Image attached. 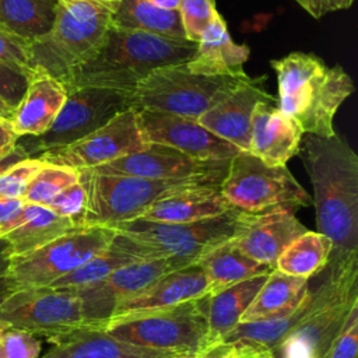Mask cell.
I'll list each match as a JSON object with an SVG mask.
<instances>
[{"instance_id": "60d3db41", "label": "cell", "mask_w": 358, "mask_h": 358, "mask_svg": "<svg viewBox=\"0 0 358 358\" xmlns=\"http://www.w3.org/2000/svg\"><path fill=\"white\" fill-rule=\"evenodd\" d=\"M0 60L32 73L29 67V43L0 29Z\"/></svg>"}, {"instance_id": "83f0119b", "label": "cell", "mask_w": 358, "mask_h": 358, "mask_svg": "<svg viewBox=\"0 0 358 358\" xmlns=\"http://www.w3.org/2000/svg\"><path fill=\"white\" fill-rule=\"evenodd\" d=\"M268 274L243 280L217 294L207 295V345L224 341L239 324L243 312L252 303Z\"/></svg>"}, {"instance_id": "f1b7e54d", "label": "cell", "mask_w": 358, "mask_h": 358, "mask_svg": "<svg viewBox=\"0 0 358 358\" xmlns=\"http://www.w3.org/2000/svg\"><path fill=\"white\" fill-rule=\"evenodd\" d=\"M28 215L24 222L3 236L10 246L13 257L34 252L80 228L70 218L60 217L48 207L32 203H28Z\"/></svg>"}, {"instance_id": "3957f363", "label": "cell", "mask_w": 358, "mask_h": 358, "mask_svg": "<svg viewBox=\"0 0 358 358\" xmlns=\"http://www.w3.org/2000/svg\"><path fill=\"white\" fill-rule=\"evenodd\" d=\"M270 64L277 74V108L303 133L336 136L333 119L354 91V83L343 67H329L316 55L303 52H292Z\"/></svg>"}, {"instance_id": "cb8c5ba5", "label": "cell", "mask_w": 358, "mask_h": 358, "mask_svg": "<svg viewBox=\"0 0 358 358\" xmlns=\"http://www.w3.org/2000/svg\"><path fill=\"white\" fill-rule=\"evenodd\" d=\"M67 96V91L56 78L32 71L28 87L13 110L11 124L18 137L39 136L45 133L57 113L60 112Z\"/></svg>"}, {"instance_id": "ba28073f", "label": "cell", "mask_w": 358, "mask_h": 358, "mask_svg": "<svg viewBox=\"0 0 358 358\" xmlns=\"http://www.w3.org/2000/svg\"><path fill=\"white\" fill-rule=\"evenodd\" d=\"M246 78L193 73L186 63L165 66L155 69L137 84L131 91V106L197 120Z\"/></svg>"}, {"instance_id": "4316f807", "label": "cell", "mask_w": 358, "mask_h": 358, "mask_svg": "<svg viewBox=\"0 0 358 358\" xmlns=\"http://www.w3.org/2000/svg\"><path fill=\"white\" fill-rule=\"evenodd\" d=\"M197 264L208 281V295L217 294L243 280L268 274L274 270L273 266L257 263L242 253L231 239L214 246L201 255Z\"/></svg>"}, {"instance_id": "db71d44e", "label": "cell", "mask_w": 358, "mask_h": 358, "mask_svg": "<svg viewBox=\"0 0 358 358\" xmlns=\"http://www.w3.org/2000/svg\"><path fill=\"white\" fill-rule=\"evenodd\" d=\"M0 108H4V109H8V110H13V109H10L8 106H7V103L0 98Z\"/></svg>"}, {"instance_id": "277c9868", "label": "cell", "mask_w": 358, "mask_h": 358, "mask_svg": "<svg viewBox=\"0 0 358 358\" xmlns=\"http://www.w3.org/2000/svg\"><path fill=\"white\" fill-rule=\"evenodd\" d=\"M358 303V256L330 260L299 323L273 351L275 358H323Z\"/></svg>"}, {"instance_id": "f907efd6", "label": "cell", "mask_w": 358, "mask_h": 358, "mask_svg": "<svg viewBox=\"0 0 358 358\" xmlns=\"http://www.w3.org/2000/svg\"><path fill=\"white\" fill-rule=\"evenodd\" d=\"M150 3H152L154 6H158L161 8H166V10H178L179 1L180 0H148Z\"/></svg>"}, {"instance_id": "b9f144b4", "label": "cell", "mask_w": 358, "mask_h": 358, "mask_svg": "<svg viewBox=\"0 0 358 358\" xmlns=\"http://www.w3.org/2000/svg\"><path fill=\"white\" fill-rule=\"evenodd\" d=\"M313 18H320L329 13L348 8L354 0H295Z\"/></svg>"}, {"instance_id": "7c38bea8", "label": "cell", "mask_w": 358, "mask_h": 358, "mask_svg": "<svg viewBox=\"0 0 358 358\" xmlns=\"http://www.w3.org/2000/svg\"><path fill=\"white\" fill-rule=\"evenodd\" d=\"M115 235L110 227H80L34 252L11 257L7 289L48 287L105 250Z\"/></svg>"}, {"instance_id": "7dc6e473", "label": "cell", "mask_w": 358, "mask_h": 358, "mask_svg": "<svg viewBox=\"0 0 358 358\" xmlns=\"http://www.w3.org/2000/svg\"><path fill=\"white\" fill-rule=\"evenodd\" d=\"M24 206L22 199H3L0 197V228L8 222Z\"/></svg>"}, {"instance_id": "2e32d148", "label": "cell", "mask_w": 358, "mask_h": 358, "mask_svg": "<svg viewBox=\"0 0 358 358\" xmlns=\"http://www.w3.org/2000/svg\"><path fill=\"white\" fill-rule=\"evenodd\" d=\"M186 266L173 259L141 260L117 268L95 284L74 289L81 301L85 324L103 326L122 302L140 294L165 273Z\"/></svg>"}, {"instance_id": "836d02e7", "label": "cell", "mask_w": 358, "mask_h": 358, "mask_svg": "<svg viewBox=\"0 0 358 358\" xmlns=\"http://www.w3.org/2000/svg\"><path fill=\"white\" fill-rule=\"evenodd\" d=\"M78 182V171L67 166L45 164L28 183L24 203L46 206L57 193Z\"/></svg>"}, {"instance_id": "52a82bcc", "label": "cell", "mask_w": 358, "mask_h": 358, "mask_svg": "<svg viewBox=\"0 0 358 358\" xmlns=\"http://www.w3.org/2000/svg\"><path fill=\"white\" fill-rule=\"evenodd\" d=\"M103 329L126 343L197 355L207 345V295L169 308L113 316Z\"/></svg>"}, {"instance_id": "bcb514c9", "label": "cell", "mask_w": 358, "mask_h": 358, "mask_svg": "<svg viewBox=\"0 0 358 358\" xmlns=\"http://www.w3.org/2000/svg\"><path fill=\"white\" fill-rule=\"evenodd\" d=\"M11 252L6 239L0 238V295L7 291V274L11 263Z\"/></svg>"}, {"instance_id": "d6a6232c", "label": "cell", "mask_w": 358, "mask_h": 358, "mask_svg": "<svg viewBox=\"0 0 358 358\" xmlns=\"http://www.w3.org/2000/svg\"><path fill=\"white\" fill-rule=\"evenodd\" d=\"M141 262L134 255L129 253L123 248L117 246L113 241L112 243L102 250L101 253L91 257L88 262L73 270L71 273L57 278L48 287L55 289H80L84 287H88L91 284H95L113 271H116L120 267H124L127 264Z\"/></svg>"}, {"instance_id": "e0dca14e", "label": "cell", "mask_w": 358, "mask_h": 358, "mask_svg": "<svg viewBox=\"0 0 358 358\" xmlns=\"http://www.w3.org/2000/svg\"><path fill=\"white\" fill-rule=\"evenodd\" d=\"M138 123L148 144H162L197 159H231L241 152L193 119L143 109Z\"/></svg>"}, {"instance_id": "8992f818", "label": "cell", "mask_w": 358, "mask_h": 358, "mask_svg": "<svg viewBox=\"0 0 358 358\" xmlns=\"http://www.w3.org/2000/svg\"><path fill=\"white\" fill-rule=\"evenodd\" d=\"M112 13L87 0H59L56 21L45 36L29 43V67L62 84L94 56Z\"/></svg>"}, {"instance_id": "816d5d0a", "label": "cell", "mask_w": 358, "mask_h": 358, "mask_svg": "<svg viewBox=\"0 0 358 358\" xmlns=\"http://www.w3.org/2000/svg\"><path fill=\"white\" fill-rule=\"evenodd\" d=\"M11 116H13V110L0 108V119H11Z\"/></svg>"}, {"instance_id": "11a10c76", "label": "cell", "mask_w": 358, "mask_h": 358, "mask_svg": "<svg viewBox=\"0 0 358 358\" xmlns=\"http://www.w3.org/2000/svg\"><path fill=\"white\" fill-rule=\"evenodd\" d=\"M173 358H196V355H178V357H173Z\"/></svg>"}, {"instance_id": "74e56055", "label": "cell", "mask_w": 358, "mask_h": 358, "mask_svg": "<svg viewBox=\"0 0 358 358\" xmlns=\"http://www.w3.org/2000/svg\"><path fill=\"white\" fill-rule=\"evenodd\" d=\"M45 207H48L60 217L70 218L80 227H87L84 225L85 192L80 180L57 193Z\"/></svg>"}, {"instance_id": "30bf717a", "label": "cell", "mask_w": 358, "mask_h": 358, "mask_svg": "<svg viewBox=\"0 0 358 358\" xmlns=\"http://www.w3.org/2000/svg\"><path fill=\"white\" fill-rule=\"evenodd\" d=\"M78 180L85 192L84 225L87 227H113L140 218L155 201L186 187L201 185L193 180L106 175L91 169L78 171Z\"/></svg>"}, {"instance_id": "7a4b0ae2", "label": "cell", "mask_w": 358, "mask_h": 358, "mask_svg": "<svg viewBox=\"0 0 358 358\" xmlns=\"http://www.w3.org/2000/svg\"><path fill=\"white\" fill-rule=\"evenodd\" d=\"M196 48L197 43L187 39H172L110 24L94 56L63 87L66 91L99 87L131 94L155 69L187 63Z\"/></svg>"}, {"instance_id": "f35d334b", "label": "cell", "mask_w": 358, "mask_h": 358, "mask_svg": "<svg viewBox=\"0 0 358 358\" xmlns=\"http://www.w3.org/2000/svg\"><path fill=\"white\" fill-rule=\"evenodd\" d=\"M323 358H358V303L350 310Z\"/></svg>"}, {"instance_id": "8fae6325", "label": "cell", "mask_w": 358, "mask_h": 358, "mask_svg": "<svg viewBox=\"0 0 358 358\" xmlns=\"http://www.w3.org/2000/svg\"><path fill=\"white\" fill-rule=\"evenodd\" d=\"M129 108H133L130 92L99 87H78L67 91L60 112L45 133L18 137L17 144L28 157L34 158L45 151L76 143Z\"/></svg>"}, {"instance_id": "5b68a950", "label": "cell", "mask_w": 358, "mask_h": 358, "mask_svg": "<svg viewBox=\"0 0 358 358\" xmlns=\"http://www.w3.org/2000/svg\"><path fill=\"white\" fill-rule=\"evenodd\" d=\"M248 213L236 208L194 222H154L141 218L116 224L113 242L140 260L173 259L192 264L214 246L231 239Z\"/></svg>"}, {"instance_id": "ac0fdd59", "label": "cell", "mask_w": 358, "mask_h": 358, "mask_svg": "<svg viewBox=\"0 0 358 358\" xmlns=\"http://www.w3.org/2000/svg\"><path fill=\"white\" fill-rule=\"evenodd\" d=\"M264 80L266 77H248L228 96L206 110L197 122L241 152H249L255 106L260 101L274 99L264 90Z\"/></svg>"}, {"instance_id": "6da1fadb", "label": "cell", "mask_w": 358, "mask_h": 358, "mask_svg": "<svg viewBox=\"0 0 358 358\" xmlns=\"http://www.w3.org/2000/svg\"><path fill=\"white\" fill-rule=\"evenodd\" d=\"M313 186L317 232L333 245L330 260L358 256V157L338 134H308L299 152Z\"/></svg>"}, {"instance_id": "d4e9b609", "label": "cell", "mask_w": 358, "mask_h": 358, "mask_svg": "<svg viewBox=\"0 0 358 358\" xmlns=\"http://www.w3.org/2000/svg\"><path fill=\"white\" fill-rule=\"evenodd\" d=\"M234 210L222 196L220 186L197 185L175 192L150 206L141 220L154 222H194L222 215Z\"/></svg>"}, {"instance_id": "9a60e30c", "label": "cell", "mask_w": 358, "mask_h": 358, "mask_svg": "<svg viewBox=\"0 0 358 358\" xmlns=\"http://www.w3.org/2000/svg\"><path fill=\"white\" fill-rule=\"evenodd\" d=\"M231 159H197L162 144L145 148L92 168V172L162 180H193L220 186Z\"/></svg>"}, {"instance_id": "1f68e13d", "label": "cell", "mask_w": 358, "mask_h": 358, "mask_svg": "<svg viewBox=\"0 0 358 358\" xmlns=\"http://www.w3.org/2000/svg\"><path fill=\"white\" fill-rule=\"evenodd\" d=\"M331 249V241L326 235L306 231L282 250L274 268L308 280L327 267Z\"/></svg>"}, {"instance_id": "4fadbf2b", "label": "cell", "mask_w": 358, "mask_h": 358, "mask_svg": "<svg viewBox=\"0 0 358 358\" xmlns=\"http://www.w3.org/2000/svg\"><path fill=\"white\" fill-rule=\"evenodd\" d=\"M0 320L49 343L85 324L77 294L50 287L4 291L0 295Z\"/></svg>"}, {"instance_id": "e575fe53", "label": "cell", "mask_w": 358, "mask_h": 358, "mask_svg": "<svg viewBox=\"0 0 358 358\" xmlns=\"http://www.w3.org/2000/svg\"><path fill=\"white\" fill-rule=\"evenodd\" d=\"M178 11L186 39L197 43L217 13L215 0H180Z\"/></svg>"}, {"instance_id": "f546056e", "label": "cell", "mask_w": 358, "mask_h": 358, "mask_svg": "<svg viewBox=\"0 0 358 358\" xmlns=\"http://www.w3.org/2000/svg\"><path fill=\"white\" fill-rule=\"evenodd\" d=\"M59 0H0V29L32 43L55 25Z\"/></svg>"}, {"instance_id": "f5cc1de1", "label": "cell", "mask_w": 358, "mask_h": 358, "mask_svg": "<svg viewBox=\"0 0 358 358\" xmlns=\"http://www.w3.org/2000/svg\"><path fill=\"white\" fill-rule=\"evenodd\" d=\"M7 329H10V324H7L6 322H1V320H0V338H1V336L4 334V331H6Z\"/></svg>"}, {"instance_id": "4dcf8cb0", "label": "cell", "mask_w": 358, "mask_h": 358, "mask_svg": "<svg viewBox=\"0 0 358 358\" xmlns=\"http://www.w3.org/2000/svg\"><path fill=\"white\" fill-rule=\"evenodd\" d=\"M112 25L172 39H186L178 10L154 6L148 0H120Z\"/></svg>"}, {"instance_id": "7402d4cb", "label": "cell", "mask_w": 358, "mask_h": 358, "mask_svg": "<svg viewBox=\"0 0 358 358\" xmlns=\"http://www.w3.org/2000/svg\"><path fill=\"white\" fill-rule=\"evenodd\" d=\"M208 295V281L197 264L165 273L140 294L122 302L113 316L175 306Z\"/></svg>"}, {"instance_id": "44dd1931", "label": "cell", "mask_w": 358, "mask_h": 358, "mask_svg": "<svg viewBox=\"0 0 358 358\" xmlns=\"http://www.w3.org/2000/svg\"><path fill=\"white\" fill-rule=\"evenodd\" d=\"M50 343L53 347L41 358H173L183 355L126 343L109 334L103 326L91 324H84Z\"/></svg>"}, {"instance_id": "9c48e42d", "label": "cell", "mask_w": 358, "mask_h": 358, "mask_svg": "<svg viewBox=\"0 0 358 358\" xmlns=\"http://www.w3.org/2000/svg\"><path fill=\"white\" fill-rule=\"evenodd\" d=\"M220 190L232 208L248 214L295 213L312 204L308 192L285 165L270 166L249 152L231 158Z\"/></svg>"}, {"instance_id": "d6986e66", "label": "cell", "mask_w": 358, "mask_h": 358, "mask_svg": "<svg viewBox=\"0 0 358 358\" xmlns=\"http://www.w3.org/2000/svg\"><path fill=\"white\" fill-rule=\"evenodd\" d=\"M306 231L291 211L248 214L231 242L248 257L274 267L282 250Z\"/></svg>"}, {"instance_id": "8d00e7d4", "label": "cell", "mask_w": 358, "mask_h": 358, "mask_svg": "<svg viewBox=\"0 0 358 358\" xmlns=\"http://www.w3.org/2000/svg\"><path fill=\"white\" fill-rule=\"evenodd\" d=\"M41 338L20 330L7 329L0 338V358H41Z\"/></svg>"}, {"instance_id": "5bb4252c", "label": "cell", "mask_w": 358, "mask_h": 358, "mask_svg": "<svg viewBox=\"0 0 358 358\" xmlns=\"http://www.w3.org/2000/svg\"><path fill=\"white\" fill-rule=\"evenodd\" d=\"M147 145L138 123V110L129 108L76 143L45 151L34 158L45 164L81 171L105 165Z\"/></svg>"}, {"instance_id": "d590c367", "label": "cell", "mask_w": 358, "mask_h": 358, "mask_svg": "<svg viewBox=\"0 0 358 358\" xmlns=\"http://www.w3.org/2000/svg\"><path fill=\"white\" fill-rule=\"evenodd\" d=\"M43 162L38 158H25L0 176V197L22 199L31 179L42 168Z\"/></svg>"}, {"instance_id": "c3c4849f", "label": "cell", "mask_w": 358, "mask_h": 358, "mask_svg": "<svg viewBox=\"0 0 358 358\" xmlns=\"http://www.w3.org/2000/svg\"><path fill=\"white\" fill-rule=\"evenodd\" d=\"M18 136L15 134L11 119H0V152L7 147L15 144Z\"/></svg>"}, {"instance_id": "7bdbcfd3", "label": "cell", "mask_w": 358, "mask_h": 358, "mask_svg": "<svg viewBox=\"0 0 358 358\" xmlns=\"http://www.w3.org/2000/svg\"><path fill=\"white\" fill-rule=\"evenodd\" d=\"M232 358H275L270 348L250 343V341H235Z\"/></svg>"}, {"instance_id": "681fc988", "label": "cell", "mask_w": 358, "mask_h": 358, "mask_svg": "<svg viewBox=\"0 0 358 358\" xmlns=\"http://www.w3.org/2000/svg\"><path fill=\"white\" fill-rule=\"evenodd\" d=\"M87 1L92 3V4H96L99 7H103V8L109 10L110 13H113L117 8L119 3H120V0H87Z\"/></svg>"}, {"instance_id": "f6af8a7d", "label": "cell", "mask_w": 358, "mask_h": 358, "mask_svg": "<svg viewBox=\"0 0 358 358\" xmlns=\"http://www.w3.org/2000/svg\"><path fill=\"white\" fill-rule=\"evenodd\" d=\"M234 348V343L227 341L208 344L196 355V358H232Z\"/></svg>"}, {"instance_id": "603a6c76", "label": "cell", "mask_w": 358, "mask_h": 358, "mask_svg": "<svg viewBox=\"0 0 358 358\" xmlns=\"http://www.w3.org/2000/svg\"><path fill=\"white\" fill-rule=\"evenodd\" d=\"M249 48L235 43L228 32L224 18L215 13L201 34L194 55L186 67L199 74L246 78L243 64L249 59Z\"/></svg>"}, {"instance_id": "ee69618b", "label": "cell", "mask_w": 358, "mask_h": 358, "mask_svg": "<svg viewBox=\"0 0 358 358\" xmlns=\"http://www.w3.org/2000/svg\"><path fill=\"white\" fill-rule=\"evenodd\" d=\"M25 158H29L27 155V152L15 143L10 147H7L6 150H3L0 152V176L7 171L10 169L13 165H15L17 162L25 159Z\"/></svg>"}, {"instance_id": "ffe728a7", "label": "cell", "mask_w": 358, "mask_h": 358, "mask_svg": "<svg viewBox=\"0 0 358 358\" xmlns=\"http://www.w3.org/2000/svg\"><path fill=\"white\" fill-rule=\"evenodd\" d=\"M274 101H260L255 106L249 148V154L270 166L285 165L296 155L303 134L298 123L280 110Z\"/></svg>"}, {"instance_id": "484cf974", "label": "cell", "mask_w": 358, "mask_h": 358, "mask_svg": "<svg viewBox=\"0 0 358 358\" xmlns=\"http://www.w3.org/2000/svg\"><path fill=\"white\" fill-rule=\"evenodd\" d=\"M309 287L308 280L271 270L239 323L262 322L288 315L299 306Z\"/></svg>"}, {"instance_id": "ab89813d", "label": "cell", "mask_w": 358, "mask_h": 358, "mask_svg": "<svg viewBox=\"0 0 358 358\" xmlns=\"http://www.w3.org/2000/svg\"><path fill=\"white\" fill-rule=\"evenodd\" d=\"M31 74L0 60V98L10 109L14 110L24 96Z\"/></svg>"}]
</instances>
